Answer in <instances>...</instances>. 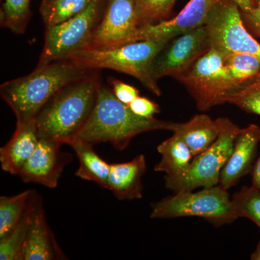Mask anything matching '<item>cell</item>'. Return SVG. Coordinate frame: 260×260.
<instances>
[{"label":"cell","instance_id":"1","mask_svg":"<svg viewBox=\"0 0 260 260\" xmlns=\"http://www.w3.org/2000/svg\"><path fill=\"white\" fill-rule=\"evenodd\" d=\"M91 70L69 59L37 67L30 74L2 84L0 94L16 117V125L28 124L54 95Z\"/></svg>","mask_w":260,"mask_h":260},{"label":"cell","instance_id":"2","mask_svg":"<svg viewBox=\"0 0 260 260\" xmlns=\"http://www.w3.org/2000/svg\"><path fill=\"white\" fill-rule=\"evenodd\" d=\"M99 70L63 88L38 114L36 127L39 140L69 145L76 139L93 112L102 85Z\"/></svg>","mask_w":260,"mask_h":260},{"label":"cell","instance_id":"3","mask_svg":"<svg viewBox=\"0 0 260 260\" xmlns=\"http://www.w3.org/2000/svg\"><path fill=\"white\" fill-rule=\"evenodd\" d=\"M176 126L172 121L138 115L102 83L93 112L76 139L92 145L107 142L123 150L137 135L155 130L174 132Z\"/></svg>","mask_w":260,"mask_h":260},{"label":"cell","instance_id":"4","mask_svg":"<svg viewBox=\"0 0 260 260\" xmlns=\"http://www.w3.org/2000/svg\"><path fill=\"white\" fill-rule=\"evenodd\" d=\"M169 42L155 38L109 49L77 51L64 59L88 70L109 69L129 75L139 80L149 91L160 96L162 92L152 73V64Z\"/></svg>","mask_w":260,"mask_h":260},{"label":"cell","instance_id":"5","mask_svg":"<svg viewBox=\"0 0 260 260\" xmlns=\"http://www.w3.org/2000/svg\"><path fill=\"white\" fill-rule=\"evenodd\" d=\"M225 55L210 48L185 73L176 78L187 89L201 112L225 104L244 88L231 75Z\"/></svg>","mask_w":260,"mask_h":260},{"label":"cell","instance_id":"6","mask_svg":"<svg viewBox=\"0 0 260 260\" xmlns=\"http://www.w3.org/2000/svg\"><path fill=\"white\" fill-rule=\"evenodd\" d=\"M220 134L209 148L193 157L188 167L179 174L165 177V186L174 193L193 191L197 188L218 185L220 173L242 129L225 117L217 119Z\"/></svg>","mask_w":260,"mask_h":260},{"label":"cell","instance_id":"7","mask_svg":"<svg viewBox=\"0 0 260 260\" xmlns=\"http://www.w3.org/2000/svg\"><path fill=\"white\" fill-rule=\"evenodd\" d=\"M228 190L219 185L201 191H179L152 205L151 218L199 217L220 227L239 218Z\"/></svg>","mask_w":260,"mask_h":260},{"label":"cell","instance_id":"8","mask_svg":"<svg viewBox=\"0 0 260 260\" xmlns=\"http://www.w3.org/2000/svg\"><path fill=\"white\" fill-rule=\"evenodd\" d=\"M107 0H91L79 14L46 28L44 47L37 67L64 59L87 47L100 23Z\"/></svg>","mask_w":260,"mask_h":260},{"label":"cell","instance_id":"9","mask_svg":"<svg viewBox=\"0 0 260 260\" xmlns=\"http://www.w3.org/2000/svg\"><path fill=\"white\" fill-rule=\"evenodd\" d=\"M205 25L210 48L225 54H251L260 60L259 42L246 28L240 9L232 0H221Z\"/></svg>","mask_w":260,"mask_h":260},{"label":"cell","instance_id":"10","mask_svg":"<svg viewBox=\"0 0 260 260\" xmlns=\"http://www.w3.org/2000/svg\"><path fill=\"white\" fill-rule=\"evenodd\" d=\"M210 49L205 25L174 38L154 59L152 64L154 78L158 80L169 76L176 79Z\"/></svg>","mask_w":260,"mask_h":260},{"label":"cell","instance_id":"11","mask_svg":"<svg viewBox=\"0 0 260 260\" xmlns=\"http://www.w3.org/2000/svg\"><path fill=\"white\" fill-rule=\"evenodd\" d=\"M140 28L135 0H107L102 20L84 50L109 49L136 42Z\"/></svg>","mask_w":260,"mask_h":260},{"label":"cell","instance_id":"12","mask_svg":"<svg viewBox=\"0 0 260 260\" xmlns=\"http://www.w3.org/2000/svg\"><path fill=\"white\" fill-rule=\"evenodd\" d=\"M61 145L52 140H39L37 148L18 176L25 183H36L51 189L56 187L70 160L68 154L61 151Z\"/></svg>","mask_w":260,"mask_h":260},{"label":"cell","instance_id":"13","mask_svg":"<svg viewBox=\"0 0 260 260\" xmlns=\"http://www.w3.org/2000/svg\"><path fill=\"white\" fill-rule=\"evenodd\" d=\"M220 2L221 0H190L175 18L140 28L136 42L155 38L171 42L181 34L205 25L210 13Z\"/></svg>","mask_w":260,"mask_h":260},{"label":"cell","instance_id":"14","mask_svg":"<svg viewBox=\"0 0 260 260\" xmlns=\"http://www.w3.org/2000/svg\"><path fill=\"white\" fill-rule=\"evenodd\" d=\"M260 143V127L250 124L238 135L226 164L220 173L218 185L228 190L252 169V162Z\"/></svg>","mask_w":260,"mask_h":260},{"label":"cell","instance_id":"15","mask_svg":"<svg viewBox=\"0 0 260 260\" xmlns=\"http://www.w3.org/2000/svg\"><path fill=\"white\" fill-rule=\"evenodd\" d=\"M66 256L56 242L47 223L42 200L29 227L23 249L22 260L65 259Z\"/></svg>","mask_w":260,"mask_h":260},{"label":"cell","instance_id":"16","mask_svg":"<svg viewBox=\"0 0 260 260\" xmlns=\"http://www.w3.org/2000/svg\"><path fill=\"white\" fill-rule=\"evenodd\" d=\"M146 170V160L143 154L131 161L111 164L108 189L119 200L141 199L143 189L142 179Z\"/></svg>","mask_w":260,"mask_h":260},{"label":"cell","instance_id":"17","mask_svg":"<svg viewBox=\"0 0 260 260\" xmlns=\"http://www.w3.org/2000/svg\"><path fill=\"white\" fill-rule=\"evenodd\" d=\"M39 141L35 121L16 125L14 134L0 149L2 169L13 175H18L37 148Z\"/></svg>","mask_w":260,"mask_h":260},{"label":"cell","instance_id":"18","mask_svg":"<svg viewBox=\"0 0 260 260\" xmlns=\"http://www.w3.org/2000/svg\"><path fill=\"white\" fill-rule=\"evenodd\" d=\"M173 133L181 137L190 148L193 156L203 153L218 138L220 125L207 114L195 115L184 123H177Z\"/></svg>","mask_w":260,"mask_h":260},{"label":"cell","instance_id":"19","mask_svg":"<svg viewBox=\"0 0 260 260\" xmlns=\"http://www.w3.org/2000/svg\"><path fill=\"white\" fill-rule=\"evenodd\" d=\"M70 146L79 160V168L75 173L77 177L84 180L93 181L104 189L109 188L108 179L111 164L104 161L93 148V145L80 140H73Z\"/></svg>","mask_w":260,"mask_h":260},{"label":"cell","instance_id":"20","mask_svg":"<svg viewBox=\"0 0 260 260\" xmlns=\"http://www.w3.org/2000/svg\"><path fill=\"white\" fill-rule=\"evenodd\" d=\"M157 150L161 155V159L154 170L165 173L167 177L177 175L184 171L194 157L190 148L180 135L176 133L160 143Z\"/></svg>","mask_w":260,"mask_h":260},{"label":"cell","instance_id":"21","mask_svg":"<svg viewBox=\"0 0 260 260\" xmlns=\"http://www.w3.org/2000/svg\"><path fill=\"white\" fill-rule=\"evenodd\" d=\"M40 200L37 193L32 191L26 210L20 221L8 235L0 239V259L22 260L27 234Z\"/></svg>","mask_w":260,"mask_h":260},{"label":"cell","instance_id":"22","mask_svg":"<svg viewBox=\"0 0 260 260\" xmlns=\"http://www.w3.org/2000/svg\"><path fill=\"white\" fill-rule=\"evenodd\" d=\"M90 2L91 0H42L39 12L47 28L59 25L79 14Z\"/></svg>","mask_w":260,"mask_h":260},{"label":"cell","instance_id":"23","mask_svg":"<svg viewBox=\"0 0 260 260\" xmlns=\"http://www.w3.org/2000/svg\"><path fill=\"white\" fill-rule=\"evenodd\" d=\"M32 191L26 190L13 196L0 198V239L5 237L22 218Z\"/></svg>","mask_w":260,"mask_h":260},{"label":"cell","instance_id":"24","mask_svg":"<svg viewBox=\"0 0 260 260\" xmlns=\"http://www.w3.org/2000/svg\"><path fill=\"white\" fill-rule=\"evenodd\" d=\"M30 0H4L1 8V26L15 34L26 30L32 16Z\"/></svg>","mask_w":260,"mask_h":260},{"label":"cell","instance_id":"25","mask_svg":"<svg viewBox=\"0 0 260 260\" xmlns=\"http://www.w3.org/2000/svg\"><path fill=\"white\" fill-rule=\"evenodd\" d=\"M177 0H135L140 28L155 25L167 20Z\"/></svg>","mask_w":260,"mask_h":260},{"label":"cell","instance_id":"26","mask_svg":"<svg viewBox=\"0 0 260 260\" xmlns=\"http://www.w3.org/2000/svg\"><path fill=\"white\" fill-rule=\"evenodd\" d=\"M225 63L233 78L243 87L260 74V60L251 54H226Z\"/></svg>","mask_w":260,"mask_h":260},{"label":"cell","instance_id":"27","mask_svg":"<svg viewBox=\"0 0 260 260\" xmlns=\"http://www.w3.org/2000/svg\"><path fill=\"white\" fill-rule=\"evenodd\" d=\"M232 203L239 218L250 219L260 229V190L244 186L234 195Z\"/></svg>","mask_w":260,"mask_h":260},{"label":"cell","instance_id":"28","mask_svg":"<svg viewBox=\"0 0 260 260\" xmlns=\"http://www.w3.org/2000/svg\"><path fill=\"white\" fill-rule=\"evenodd\" d=\"M227 103L244 112L260 116V74L229 98Z\"/></svg>","mask_w":260,"mask_h":260},{"label":"cell","instance_id":"29","mask_svg":"<svg viewBox=\"0 0 260 260\" xmlns=\"http://www.w3.org/2000/svg\"><path fill=\"white\" fill-rule=\"evenodd\" d=\"M109 84L113 93L118 100L129 106L136 98L140 96V92L135 87L114 78H109Z\"/></svg>","mask_w":260,"mask_h":260},{"label":"cell","instance_id":"30","mask_svg":"<svg viewBox=\"0 0 260 260\" xmlns=\"http://www.w3.org/2000/svg\"><path fill=\"white\" fill-rule=\"evenodd\" d=\"M129 107L133 112L143 117L153 118L154 115L160 112L158 104L145 97L136 98Z\"/></svg>","mask_w":260,"mask_h":260},{"label":"cell","instance_id":"31","mask_svg":"<svg viewBox=\"0 0 260 260\" xmlns=\"http://www.w3.org/2000/svg\"><path fill=\"white\" fill-rule=\"evenodd\" d=\"M246 24L260 39V3L250 12L243 13Z\"/></svg>","mask_w":260,"mask_h":260},{"label":"cell","instance_id":"32","mask_svg":"<svg viewBox=\"0 0 260 260\" xmlns=\"http://www.w3.org/2000/svg\"><path fill=\"white\" fill-rule=\"evenodd\" d=\"M251 180L252 186L260 190V156L251 169Z\"/></svg>","mask_w":260,"mask_h":260},{"label":"cell","instance_id":"33","mask_svg":"<svg viewBox=\"0 0 260 260\" xmlns=\"http://www.w3.org/2000/svg\"><path fill=\"white\" fill-rule=\"evenodd\" d=\"M234 2L239 9L242 10V13H247L250 12L255 7L254 0H232Z\"/></svg>","mask_w":260,"mask_h":260},{"label":"cell","instance_id":"34","mask_svg":"<svg viewBox=\"0 0 260 260\" xmlns=\"http://www.w3.org/2000/svg\"><path fill=\"white\" fill-rule=\"evenodd\" d=\"M251 259L252 260H260V242L256 246V249L254 252L251 254Z\"/></svg>","mask_w":260,"mask_h":260},{"label":"cell","instance_id":"35","mask_svg":"<svg viewBox=\"0 0 260 260\" xmlns=\"http://www.w3.org/2000/svg\"><path fill=\"white\" fill-rule=\"evenodd\" d=\"M254 1H255L256 3H257V4H258V3H260V0H254Z\"/></svg>","mask_w":260,"mask_h":260}]
</instances>
